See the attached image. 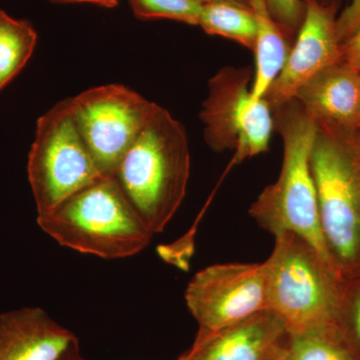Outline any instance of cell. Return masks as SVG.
Returning <instances> with one entry per match:
<instances>
[{"instance_id": "6da1fadb", "label": "cell", "mask_w": 360, "mask_h": 360, "mask_svg": "<svg viewBox=\"0 0 360 360\" xmlns=\"http://www.w3.org/2000/svg\"><path fill=\"white\" fill-rule=\"evenodd\" d=\"M191 153L184 125L155 110L123 156L115 177L149 231H165L186 196Z\"/></svg>"}, {"instance_id": "7a4b0ae2", "label": "cell", "mask_w": 360, "mask_h": 360, "mask_svg": "<svg viewBox=\"0 0 360 360\" xmlns=\"http://www.w3.org/2000/svg\"><path fill=\"white\" fill-rule=\"evenodd\" d=\"M271 108L274 129L283 142V167L276 181L265 187L250 206V217L272 236L292 232L302 236L333 265L310 165L316 124L295 99Z\"/></svg>"}, {"instance_id": "3957f363", "label": "cell", "mask_w": 360, "mask_h": 360, "mask_svg": "<svg viewBox=\"0 0 360 360\" xmlns=\"http://www.w3.org/2000/svg\"><path fill=\"white\" fill-rule=\"evenodd\" d=\"M37 224L58 245L103 259L134 257L153 236L116 177L96 180L37 217Z\"/></svg>"}, {"instance_id": "277c9868", "label": "cell", "mask_w": 360, "mask_h": 360, "mask_svg": "<svg viewBox=\"0 0 360 360\" xmlns=\"http://www.w3.org/2000/svg\"><path fill=\"white\" fill-rule=\"evenodd\" d=\"M264 262L267 309L288 335L336 326L342 293L340 274L302 236L284 232Z\"/></svg>"}, {"instance_id": "5b68a950", "label": "cell", "mask_w": 360, "mask_h": 360, "mask_svg": "<svg viewBox=\"0 0 360 360\" xmlns=\"http://www.w3.org/2000/svg\"><path fill=\"white\" fill-rule=\"evenodd\" d=\"M319 221L341 276L360 270V163L352 141L316 127L310 158Z\"/></svg>"}, {"instance_id": "8992f818", "label": "cell", "mask_w": 360, "mask_h": 360, "mask_svg": "<svg viewBox=\"0 0 360 360\" xmlns=\"http://www.w3.org/2000/svg\"><path fill=\"white\" fill-rule=\"evenodd\" d=\"M37 217L103 177L85 146L71 113L70 98L37 120L27 163Z\"/></svg>"}, {"instance_id": "52a82bcc", "label": "cell", "mask_w": 360, "mask_h": 360, "mask_svg": "<svg viewBox=\"0 0 360 360\" xmlns=\"http://www.w3.org/2000/svg\"><path fill=\"white\" fill-rule=\"evenodd\" d=\"M252 79L250 68H222L208 82L200 110L206 143L215 153L234 149L231 165L267 151L274 130L266 99H251Z\"/></svg>"}, {"instance_id": "ba28073f", "label": "cell", "mask_w": 360, "mask_h": 360, "mask_svg": "<svg viewBox=\"0 0 360 360\" xmlns=\"http://www.w3.org/2000/svg\"><path fill=\"white\" fill-rule=\"evenodd\" d=\"M71 113L85 146L103 177H115L123 156L155 110L134 90L108 84L70 98Z\"/></svg>"}, {"instance_id": "9c48e42d", "label": "cell", "mask_w": 360, "mask_h": 360, "mask_svg": "<svg viewBox=\"0 0 360 360\" xmlns=\"http://www.w3.org/2000/svg\"><path fill=\"white\" fill-rule=\"evenodd\" d=\"M187 309L198 324L195 340L236 326L267 309L265 264H214L187 285Z\"/></svg>"}, {"instance_id": "30bf717a", "label": "cell", "mask_w": 360, "mask_h": 360, "mask_svg": "<svg viewBox=\"0 0 360 360\" xmlns=\"http://www.w3.org/2000/svg\"><path fill=\"white\" fill-rule=\"evenodd\" d=\"M304 16L285 65L264 98L271 108L295 98L296 92L322 71L342 61L336 32L338 8L303 0Z\"/></svg>"}, {"instance_id": "8fae6325", "label": "cell", "mask_w": 360, "mask_h": 360, "mask_svg": "<svg viewBox=\"0 0 360 360\" xmlns=\"http://www.w3.org/2000/svg\"><path fill=\"white\" fill-rule=\"evenodd\" d=\"M319 129L354 139L360 120V71L345 61L303 85L295 98Z\"/></svg>"}, {"instance_id": "7c38bea8", "label": "cell", "mask_w": 360, "mask_h": 360, "mask_svg": "<svg viewBox=\"0 0 360 360\" xmlns=\"http://www.w3.org/2000/svg\"><path fill=\"white\" fill-rule=\"evenodd\" d=\"M79 341L40 307L0 314V360H75Z\"/></svg>"}, {"instance_id": "4fadbf2b", "label": "cell", "mask_w": 360, "mask_h": 360, "mask_svg": "<svg viewBox=\"0 0 360 360\" xmlns=\"http://www.w3.org/2000/svg\"><path fill=\"white\" fill-rule=\"evenodd\" d=\"M288 340L283 321L265 309L205 340H194L179 360H274L283 355Z\"/></svg>"}, {"instance_id": "5bb4252c", "label": "cell", "mask_w": 360, "mask_h": 360, "mask_svg": "<svg viewBox=\"0 0 360 360\" xmlns=\"http://www.w3.org/2000/svg\"><path fill=\"white\" fill-rule=\"evenodd\" d=\"M257 21L255 49V70L251 99L264 98L281 72L291 49L290 37L270 14L264 0H248Z\"/></svg>"}, {"instance_id": "9a60e30c", "label": "cell", "mask_w": 360, "mask_h": 360, "mask_svg": "<svg viewBox=\"0 0 360 360\" xmlns=\"http://www.w3.org/2000/svg\"><path fill=\"white\" fill-rule=\"evenodd\" d=\"M198 26L206 34L233 40L251 51L255 49L257 21L250 7L224 1L203 4Z\"/></svg>"}, {"instance_id": "2e32d148", "label": "cell", "mask_w": 360, "mask_h": 360, "mask_svg": "<svg viewBox=\"0 0 360 360\" xmlns=\"http://www.w3.org/2000/svg\"><path fill=\"white\" fill-rule=\"evenodd\" d=\"M37 44V33L27 20L0 11V90L22 70Z\"/></svg>"}, {"instance_id": "e0dca14e", "label": "cell", "mask_w": 360, "mask_h": 360, "mask_svg": "<svg viewBox=\"0 0 360 360\" xmlns=\"http://www.w3.org/2000/svg\"><path fill=\"white\" fill-rule=\"evenodd\" d=\"M283 360H354L336 326L288 335Z\"/></svg>"}, {"instance_id": "ac0fdd59", "label": "cell", "mask_w": 360, "mask_h": 360, "mask_svg": "<svg viewBox=\"0 0 360 360\" xmlns=\"http://www.w3.org/2000/svg\"><path fill=\"white\" fill-rule=\"evenodd\" d=\"M139 20H169L198 25L202 2L198 0H129Z\"/></svg>"}, {"instance_id": "d6986e66", "label": "cell", "mask_w": 360, "mask_h": 360, "mask_svg": "<svg viewBox=\"0 0 360 360\" xmlns=\"http://www.w3.org/2000/svg\"><path fill=\"white\" fill-rule=\"evenodd\" d=\"M274 20L281 25L290 39L296 37L303 16L304 4L303 0H264Z\"/></svg>"}, {"instance_id": "ffe728a7", "label": "cell", "mask_w": 360, "mask_h": 360, "mask_svg": "<svg viewBox=\"0 0 360 360\" xmlns=\"http://www.w3.org/2000/svg\"><path fill=\"white\" fill-rule=\"evenodd\" d=\"M345 315L350 331L360 348V283L355 284L347 295H342L340 315Z\"/></svg>"}, {"instance_id": "44dd1931", "label": "cell", "mask_w": 360, "mask_h": 360, "mask_svg": "<svg viewBox=\"0 0 360 360\" xmlns=\"http://www.w3.org/2000/svg\"><path fill=\"white\" fill-rule=\"evenodd\" d=\"M360 28V0H352L336 18V32L341 44Z\"/></svg>"}, {"instance_id": "7402d4cb", "label": "cell", "mask_w": 360, "mask_h": 360, "mask_svg": "<svg viewBox=\"0 0 360 360\" xmlns=\"http://www.w3.org/2000/svg\"><path fill=\"white\" fill-rule=\"evenodd\" d=\"M342 60L360 71V28L341 44Z\"/></svg>"}, {"instance_id": "603a6c76", "label": "cell", "mask_w": 360, "mask_h": 360, "mask_svg": "<svg viewBox=\"0 0 360 360\" xmlns=\"http://www.w3.org/2000/svg\"><path fill=\"white\" fill-rule=\"evenodd\" d=\"M52 2H58V4H90L94 6L105 7V8H115L117 6L118 0H51Z\"/></svg>"}, {"instance_id": "cb8c5ba5", "label": "cell", "mask_w": 360, "mask_h": 360, "mask_svg": "<svg viewBox=\"0 0 360 360\" xmlns=\"http://www.w3.org/2000/svg\"><path fill=\"white\" fill-rule=\"evenodd\" d=\"M198 1L202 2V4H207V2L224 1L238 4V6H241L250 7V6H248V0H198Z\"/></svg>"}, {"instance_id": "d4e9b609", "label": "cell", "mask_w": 360, "mask_h": 360, "mask_svg": "<svg viewBox=\"0 0 360 360\" xmlns=\"http://www.w3.org/2000/svg\"><path fill=\"white\" fill-rule=\"evenodd\" d=\"M352 139V146H354L355 153H356L360 163V136L354 137V139Z\"/></svg>"}, {"instance_id": "484cf974", "label": "cell", "mask_w": 360, "mask_h": 360, "mask_svg": "<svg viewBox=\"0 0 360 360\" xmlns=\"http://www.w3.org/2000/svg\"><path fill=\"white\" fill-rule=\"evenodd\" d=\"M319 1L321 2L324 6H335L340 9L341 2H342L343 0H319Z\"/></svg>"}, {"instance_id": "4316f807", "label": "cell", "mask_w": 360, "mask_h": 360, "mask_svg": "<svg viewBox=\"0 0 360 360\" xmlns=\"http://www.w3.org/2000/svg\"><path fill=\"white\" fill-rule=\"evenodd\" d=\"M356 136H360V120H359V131H357ZM355 136V137H356Z\"/></svg>"}, {"instance_id": "83f0119b", "label": "cell", "mask_w": 360, "mask_h": 360, "mask_svg": "<svg viewBox=\"0 0 360 360\" xmlns=\"http://www.w3.org/2000/svg\"><path fill=\"white\" fill-rule=\"evenodd\" d=\"M284 352H285V349H284ZM283 354H284V352H283V355H281V356H279L278 359H274V360H283Z\"/></svg>"}, {"instance_id": "f1b7e54d", "label": "cell", "mask_w": 360, "mask_h": 360, "mask_svg": "<svg viewBox=\"0 0 360 360\" xmlns=\"http://www.w3.org/2000/svg\"><path fill=\"white\" fill-rule=\"evenodd\" d=\"M75 360H85V359H82V356H80V357H78V359H75Z\"/></svg>"}]
</instances>
